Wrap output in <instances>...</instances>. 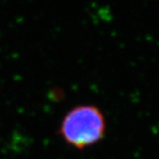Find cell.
I'll list each match as a JSON object with an SVG mask.
<instances>
[{
    "label": "cell",
    "instance_id": "cell-1",
    "mask_svg": "<svg viewBox=\"0 0 159 159\" xmlns=\"http://www.w3.org/2000/svg\"><path fill=\"white\" fill-rule=\"evenodd\" d=\"M106 132V121L96 105L82 104L71 109L63 118L59 134L70 146L84 149L100 142Z\"/></svg>",
    "mask_w": 159,
    "mask_h": 159
}]
</instances>
